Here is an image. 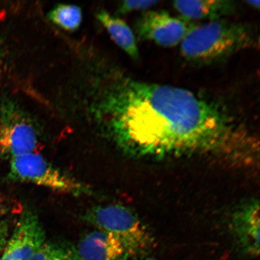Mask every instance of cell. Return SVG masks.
Masks as SVG:
<instances>
[{
  "label": "cell",
  "instance_id": "cell-16",
  "mask_svg": "<svg viewBox=\"0 0 260 260\" xmlns=\"http://www.w3.org/2000/svg\"><path fill=\"white\" fill-rule=\"evenodd\" d=\"M245 3H247V5L251 6V7L257 10L259 9L260 2L259 0H258V1H255V0H253V1H251V0H248V1L245 2Z\"/></svg>",
  "mask_w": 260,
  "mask_h": 260
},
{
  "label": "cell",
  "instance_id": "cell-15",
  "mask_svg": "<svg viewBox=\"0 0 260 260\" xmlns=\"http://www.w3.org/2000/svg\"><path fill=\"white\" fill-rule=\"evenodd\" d=\"M6 238H7V229L6 226H0V251H2L6 246Z\"/></svg>",
  "mask_w": 260,
  "mask_h": 260
},
{
  "label": "cell",
  "instance_id": "cell-10",
  "mask_svg": "<svg viewBox=\"0 0 260 260\" xmlns=\"http://www.w3.org/2000/svg\"><path fill=\"white\" fill-rule=\"evenodd\" d=\"M173 7L187 21L208 19L213 21L232 15L236 9V2L230 0L207 1H175Z\"/></svg>",
  "mask_w": 260,
  "mask_h": 260
},
{
  "label": "cell",
  "instance_id": "cell-2",
  "mask_svg": "<svg viewBox=\"0 0 260 260\" xmlns=\"http://www.w3.org/2000/svg\"><path fill=\"white\" fill-rule=\"evenodd\" d=\"M180 45L182 56L188 62L208 64L258 47L259 37L250 24L220 19L191 25Z\"/></svg>",
  "mask_w": 260,
  "mask_h": 260
},
{
  "label": "cell",
  "instance_id": "cell-14",
  "mask_svg": "<svg viewBox=\"0 0 260 260\" xmlns=\"http://www.w3.org/2000/svg\"><path fill=\"white\" fill-rule=\"evenodd\" d=\"M160 1L158 0H135L124 1L119 9L120 14H125L133 11H146L157 6Z\"/></svg>",
  "mask_w": 260,
  "mask_h": 260
},
{
  "label": "cell",
  "instance_id": "cell-5",
  "mask_svg": "<svg viewBox=\"0 0 260 260\" xmlns=\"http://www.w3.org/2000/svg\"><path fill=\"white\" fill-rule=\"evenodd\" d=\"M38 134L30 117L9 99L0 105V157L10 158L34 152Z\"/></svg>",
  "mask_w": 260,
  "mask_h": 260
},
{
  "label": "cell",
  "instance_id": "cell-11",
  "mask_svg": "<svg viewBox=\"0 0 260 260\" xmlns=\"http://www.w3.org/2000/svg\"><path fill=\"white\" fill-rule=\"evenodd\" d=\"M97 18L105 26L113 40L126 54L135 59L139 57V52L134 32L125 21L108 12L102 11Z\"/></svg>",
  "mask_w": 260,
  "mask_h": 260
},
{
  "label": "cell",
  "instance_id": "cell-17",
  "mask_svg": "<svg viewBox=\"0 0 260 260\" xmlns=\"http://www.w3.org/2000/svg\"><path fill=\"white\" fill-rule=\"evenodd\" d=\"M143 260H157V259H154V258H145V259H143Z\"/></svg>",
  "mask_w": 260,
  "mask_h": 260
},
{
  "label": "cell",
  "instance_id": "cell-4",
  "mask_svg": "<svg viewBox=\"0 0 260 260\" xmlns=\"http://www.w3.org/2000/svg\"><path fill=\"white\" fill-rule=\"evenodd\" d=\"M9 177L14 181L34 184L73 196L92 193L86 184L54 167L35 152L11 159Z\"/></svg>",
  "mask_w": 260,
  "mask_h": 260
},
{
  "label": "cell",
  "instance_id": "cell-6",
  "mask_svg": "<svg viewBox=\"0 0 260 260\" xmlns=\"http://www.w3.org/2000/svg\"><path fill=\"white\" fill-rule=\"evenodd\" d=\"M190 26L186 19L174 17L167 12L151 11L139 18L136 30L141 40L170 48L180 44Z\"/></svg>",
  "mask_w": 260,
  "mask_h": 260
},
{
  "label": "cell",
  "instance_id": "cell-8",
  "mask_svg": "<svg viewBox=\"0 0 260 260\" xmlns=\"http://www.w3.org/2000/svg\"><path fill=\"white\" fill-rule=\"evenodd\" d=\"M259 203L252 200L234 211L231 226L237 245L246 255L256 257L259 253Z\"/></svg>",
  "mask_w": 260,
  "mask_h": 260
},
{
  "label": "cell",
  "instance_id": "cell-7",
  "mask_svg": "<svg viewBox=\"0 0 260 260\" xmlns=\"http://www.w3.org/2000/svg\"><path fill=\"white\" fill-rule=\"evenodd\" d=\"M45 242V232L37 214L26 210L6 243L0 260H28Z\"/></svg>",
  "mask_w": 260,
  "mask_h": 260
},
{
  "label": "cell",
  "instance_id": "cell-1",
  "mask_svg": "<svg viewBox=\"0 0 260 260\" xmlns=\"http://www.w3.org/2000/svg\"><path fill=\"white\" fill-rule=\"evenodd\" d=\"M108 109L116 141L130 154L230 151L247 141L225 106L181 87L125 79L113 91Z\"/></svg>",
  "mask_w": 260,
  "mask_h": 260
},
{
  "label": "cell",
  "instance_id": "cell-12",
  "mask_svg": "<svg viewBox=\"0 0 260 260\" xmlns=\"http://www.w3.org/2000/svg\"><path fill=\"white\" fill-rule=\"evenodd\" d=\"M48 18L55 24L68 31L79 27L82 21V12L78 6L59 5L48 13Z\"/></svg>",
  "mask_w": 260,
  "mask_h": 260
},
{
  "label": "cell",
  "instance_id": "cell-3",
  "mask_svg": "<svg viewBox=\"0 0 260 260\" xmlns=\"http://www.w3.org/2000/svg\"><path fill=\"white\" fill-rule=\"evenodd\" d=\"M97 230L111 234L124 246L130 256L142 254L152 245V239L136 214L128 208L110 204L92 208L84 216Z\"/></svg>",
  "mask_w": 260,
  "mask_h": 260
},
{
  "label": "cell",
  "instance_id": "cell-9",
  "mask_svg": "<svg viewBox=\"0 0 260 260\" xmlns=\"http://www.w3.org/2000/svg\"><path fill=\"white\" fill-rule=\"evenodd\" d=\"M79 260H127L123 244L111 234L96 230L80 240L76 249Z\"/></svg>",
  "mask_w": 260,
  "mask_h": 260
},
{
  "label": "cell",
  "instance_id": "cell-13",
  "mask_svg": "<svg viewBox=\"0 0 260 260\" xmlns=\"http://www.w3.org/2000/svg\"><path fill=\"white\" fill-rule=\"evenodd\" d=\"M28 260H79V258L76 249L72 247L45 241Z\"/></svg>",
  "mask_w": 260,
  "mask_h": 260
}]
</instances>
